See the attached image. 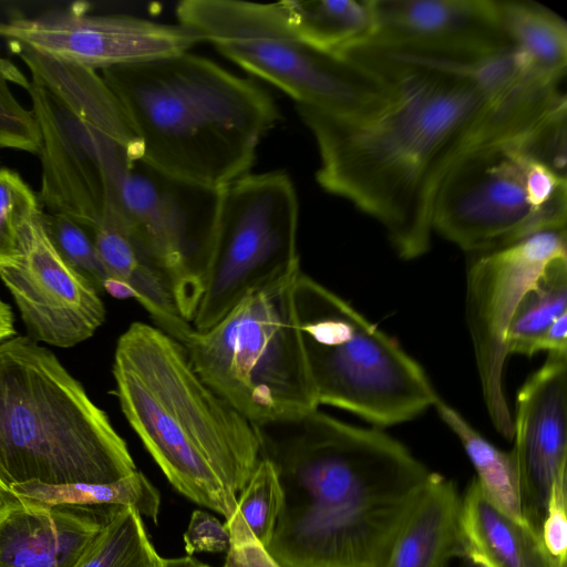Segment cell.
<instances>
[{"label": "cell", "instance_id": "6da1fadb", "mask_svg": "<svg viewBox=\"0 0 567 567\" xmlns=\"http://www.w3.org/2000/svg\"><path fill=\"white\" fill-rule=\"evenodd\" d=\"M342 54L381 74L390 99L348 121L297 105L320 156L318 184L378 220L403 259L430 247L437 192L470 151L525 134L564 95L512 45L412 49L362 43Z\"/></svg>", "mask_w": 567, "mask_h": 567}, {"label": "cell", "instance_id": "7a4b0ae2", "mask_svg": "<svg viewBox=\"0 0 567 567\" xmlns=\"http://www.w3.org/2000/svg\"><path fill=\"white\" fill-rule=\"evenodd\" d=\"M256 429L282 491L268 553L282 567H384L426 466L386 433L318 409Z\"/></svg>", "mask_w": 567, "mask_h": 567}, {"label": "cell", "instance_id": "3957f363", "mask_svg": "<svg viewBox=\"0 0 567 567\" xmlns=\"http://www.w3.org/2000/svg\"><path fill=\"white\" fill-rule=\"evenodd\" d=\"M112 373L124 416L171 485L229 519L261 458L256 426L155 326L133 322L120 336Z\"/></svg>", "mask_w": 567, "mask_h": 567}, {"label": "cell", "instance_id": "277c9868", "mask_svg": "<svg viewBox=\"0 0 567 567\" xmlns=\"http://www.w3.org/2000/svg\"><path fill=\"white\" fill-rule=\"evenodd\" d=\"M100 74L141 142V159L214 188L249 174L280 117L257 84L189 51Z\"/></svg>", "mask_w": 567, "mask_h": 567}, {"label": "cell", "instance_id": "5b68a950", "mask_svg": "<svg viewBox=\"0 0 567 567\" xmlns=\"http://www.w3.org/2000/svg\"><path fill=\"white\" fill-rule=\"evenodd\" d=\"M136 471L107 414L52 351L29 336L0 342V498L25 482L107 484Z\"/></svg>", "mask_w": 567, "mask_h": 567}, {"label": "cell", "instance_id": "8992f818", "mask_svg": "<svg viewBox=\"0 0 567 567\" xmlns=\"http://www.w3.org/2000/svg\"><path fill=\"white\" fill-rule=\"evenodd\" d=\"M29 69L24 89L41 134V206L89 233L122 224L121 189L141 142L97 71L9 43Z\"/></svg>", "mask_w": 567, "mask_h": 567}, {"label": "cell", "instance_id": "52a82bcc", "mask_svg": "<svg viewBox=\"0 0 567 567\" xmlns=\"http://www.w3.org/2000/svg\"><path fill=\"white\" fill-rule=\"evenodd\" d=\"M300 272L247 295L184 344L198 375L256 426L319 406L293 303Z\"/></svg>", "mask_w": 567, "mask_h": 567}, {"label": "cell", "instance_id": "ba28073f", "mask_svg": "<svg viewBox=\"0 0 567 567\" xmlns=\"http://www.w3.org/2000/svg\"><path fill=\"white\" fill-rule=\"evenodd\" d=\"M179 24L249 73L309 106L348 121H362L390 99L388 81L355 58L321 50L290 25L278 2L183 0Z\"/></svg>", "mask_w": 567, "mask_h": 567}, {"label": "cell", "instance_id": "9c48e42d", "mask_svg": "<svg viewBox=\"0 0 567 567\" xmlns=\"http://www.w3.org/2000/svg\"><path fill=\"white\" fill-rule=\"evenodd\" d=\"M293 303L318 405L389 426L434 404L422 367L341 297L300 272Z\"/></svg>", "mask_w": 567, "mask_h": 567}, {"label": "cell", "instance_id": "30bf717a", "mask_svg": "<svg viewBox=\"0 0 567 567\" xmlns=\"http://www.w3.org/2000/svg\"><path fill=\"white\" fill-rule=\"evenodd\" d=\"M532 131L477 146L453 166L434 200L433 230L482 254L566 228L567 178L530 152Z\"/></svg>", "mask_w": 567, "mask_h": 567}, {"label": "cell", "instance_id": "8fae6325", "mask_svg": "<svg viewBox=\"0 0 567 567\" xmlns=\"http://www.w3.org/2000/svg\"><path fill=\"white\" fill-rule=\"evenodd\" d=\"M298 212L285 172L249 173L221 188L194 330L209 329L247 295L300 270Z\"/></svg>", "mask_w": 567, "mask_h": 567}, {"label": "cell", "instance_id": "7c38bea8", "mask_svg": "<svg viewBox=\"0 0 567 567\" xmlns=\"http://www.w3.org/2000/svg\"><path fill=\"white\" fill-rule=\"evenodd\" d=\"M221 188L176 177L138 158L121 189L124 228L168 276L179 312L192 323L217 221Z\"/></svg>", "mask_w": 567, "mask_h": 567}, {"label": "cell", "instance_id": "4fadbf2b", "mask_svg": "<svg viewBox=\"0 0 567 567\" xmlns=\"http://www.w3.org/2000/svg\"><path fill=\"white\" fill-rule=\"evenodd\" d=\"M566 244V228L539 230L478 254L467 272L466 319L483 399L493 425L507 440L514 436V420L503 381L506 332L518 303L546 266L567 256Z\"/></svg>", "mask_w": 567, "mask_h": 567}, {"label": "cell", "instance_id": "5bb4252c", "mask_svg": "<svg viewBox=\"0 0 567 567\" xmlns=\"http://www.w3.org/2000/svg\"><path fill=\"white\" fill-rule=\"evenodd\" d=\"M0 37L59 62L94 71L189 51L200 35L183 24L124 14H92L74 2L0 22Z\"/></svg>", "mask_w": 567, "mask_h": 567}, {"label": "cell", "instance_id": "9a60e30c", "mask_svg": "<svg viewBox=\"0 0 567 567\" xmlns=\"http://www.w3.org/2000/svg\"><path fill=\"white\" fill-rule=\"evenodd\" d=\"M42 213L22 230L17 257L0 265V279L11 293L30 338L71 348L97 331L106 311L95 287L56 250Z\"/></svg>", "mask_w": 567, "mask_h": 567}, {"label": "cell", "instance_id": "2e32d148", "mask_svg": "<svg viewBox=\"0 0 567 567\" xmlns=\"http://www.w3.org/2000/svg\"><path fill=\"white\" fill-rule=\"evenodd\" d=\"M514 455L527 522L539 533L554 482L567 464V355L548 353L517 395ZM540 535V534H539Z\"/></svg>", "mask_w": 567, "mask_h": 567}, {"label": "cell", "instance_id": "e0dca14e", "mask_svg": "<svg viewBox=\"0 0 567 567\" xmlns=\"http://www.w3.org/2000/svg\"><path fill=\"white\" fill-rule=\"evenodd\" d=\"M118 507L0 498V567H75Z\"/></svg>", "mask_w": 567, "mask_h": 567}, {"label": "cell", "instance_id": "ac0fdd59", "mask_svg": "<svg viewBox=\"0 0 567 567\" xmlns=\"http://www.w3.org/2000/svg\"><path fill=\"white\" fill-rule=\"evenodd\" d=\"M374 30L364 43L412 49L494 50L511 45L495 0H370Z\"/></svg>", "mask_w": 567, "mask_h": 567}, {"label": "cell", "instance_id": "d6986e66", "mask_svg": "<svg viewBox=\"0 0 567 567\" xmlns=\"http://www.w3.org/2000/svg\"><path fill=\"white\" fill-rule=\"evenodd\" d=\"M101 262L150 315L155 327L185 344L194 330L177 307L165 270L123 226L102 223L91 231Z\"/></svg>", "mask_w": 567, "mask_h": 567}, {"label": "cell", "instance_id": "ffe728a7", "mask_svg": "<svg viewBox=\"0 0 567 567\" xmlns=\"http://www.w3.org/2000/svg\"><path fill=\"white\" fill-rule=\"evenodd\" d=\"M460 528L464 558L476 567H555L539 533L497 506L477 480L461 497Z\"/></svg>", "mask_w": 567, "mask_h": 567}, {"label": "cell", "instance_id": "44dd1931", "mask_svg": "<svg viewBox=\"0 0 567 567\" xmlns=\"http://www.w3.org/2000/svg\"><path fill=\"white\" fill-rule=\"evenodd\" d=\"M461 497L453 481L431 472L384 567H449L453 557L464 558Z\"/></svg>", "mask_w": 567, "mask_h": 567}, {"label": "cell", "instance_id": "7402d4cb", "mask_svg": "<svg viewBox=\"0 0 567 567\" xmlns=\"http://www.w3.org/2000/svg\"><path fill=\"white\" fill-rule=\"evenodd\" d=\"M501 28L509 44L538 73L565 79L567 23L551 9L527 0H495Z\"/></svg>", "mask_w": 567, "mask_h": 567}, {"label": "cell", "instance_id": "603a6c76", "mask_svg": "<svg viewBox=\"0 0 567 567\" xmlns=\"http://www.w3.org/2000/svg\"><path fill=\"white\" fill-rule=\"evenodd\" d=\"M292 29L310 44L336 54L367 42L374 30L370 0L278 2Z\"/></svg>", "mask_w": 567, "mask_h": 567}, {"label": "cell", "instance_id": "cb8c5ba5", "mask_svg": "<svg viewBox=\"0 0 567 567\" xmlns=\"http://www.w3.org/2000/svg\"><path fill=\"white\" fill-rule=\"evenodd\" d=\"M9 495L51 505L130 506L155 523L161 507L158 489L138 470L107 484L25 482L13 485Z\"/></svg>", "mask_w": 567, "mask_h": 567}, {"label": "cell", "instance_id": "d4e9b609", "mask_svg": "<svg viewBox=\"0 0 567 567\" xmlns=\"http://www.w3.org/2000/svg\"><path fill=\"white\" fill-rule=\"evenodd\" d=\"M433 406L456 434L486 495L512 517L528 523L523 513L517 466L514 455L504 452L478 433L454 408L440 396Z\"/></svg>", "mask_w": 567, "mask_h": 567}, {"label": "cell", "instance_id": "484cf974", "mask_svg": "<svg viewBox=\"0 0 567 567\" xmlns=\"http://www.w3.org/2000/svg\"><path fill=\"white\" fill-rule=\"evenodd\" d=\"M567 315V256L553 259L518 303L506 332L507 354L533 355L561 316Z\"/></svg>", "mask_w": 567, "mask_h": 567}, {"label": "cell", "instance_id": "4316f807", "mask_svg": "<svg viewBox=\"0 0 567 567\" xmlns=\"http://www.w3.org/2000/svg\"><path fill=\"white\" fill-rule=\"evenodd\" d=\"M162 559L138 512L120 506L75 567H159Z\"/></svg>", "mask_w": 567, "mask_h": 567}, {"label": "cell", "instance_id": "83f0119b", "mask_svg": "<svg viewBox=\"0 0 567 567\" xmlns=\"http://www.w3.org/2000/svg\"><path fill=\"white\" fill-rule=\"evenodd\" d=\"M282 505V491L270 461L260 458L244 489L237 496V511L254 536L269 544Z\"/></svg>", "mask_w": 567, "mask_h": 567}, {"label": "cell", "instance_id": "f1b7e54d", "mask_svg": "<svg viewBox=\"0 0 567 567\" xmlns=\"http://www.w3.org/2000/svg\"><path fill=\"white\" fill-rule=\"evenodd\" d=\"M38 195L10 169H0V265L12 261L24 227L42 213Z\"/></svg>", "mask_w": 567, "mask_h": 567}, {"label": "cell", "instance_id": "f546056e", "mask_svg": "<svg viewBox=\"0 0 567 567\" xmlns=\"http://www.w3.org/2000/svg\"><path fill=\"white\" fill-rule=\"evenodd\" d=\"M24 89L28 79L0 53V148H14L35 155L41 151V134L32 110L24 109L8 82Z\"/></svg>", "mask_w": 567, "mask_h": 567}, {"label": "cell", "instance_id": "4dcf8cb0", "mask_svg": "<svg viewBox=\"0 0 567 567\" xmlns=\"http://www.w3.org/2000/svg\"><path fill=\"white\" fill-rule=\"evenodd\" d=\"M44 227L62 258L95 289L103 291L109 278L91 233L61 214L42 213Z\"/></svg>", "mask_w": 567, "mask_h": 567}, {"label": "cell", "instance_id": "1f68e13d", "mask_svg": "<svg viewBox=\"0 0 567 567\" xmlns=\"http://www.w3.org/2000/svg\"><path fill=\"white\" fill-rule=\"evenodd\" d=\"M567 474L553 484L545 515L540 525V538L551 559L567 561Z\"/></svg>", "mask_w": 567, "mask_h": 567}, {"label": "cell", "instance_id": "d6a6232c", "mask_svg": "<svg viewBox=\"0 0 567 567\" xmlns=\"http://www.w3.org/2000/svg\"><path fill=\"white\" fill-rule=\"evenodd\" d=\"M226 525L230 546L223 567H282L254 536L237 508Z\"/></svg>", "mask_w": 567, "mask_h": 567}, {"label": "cell", "instance_id": "836d02e7", "mask_svg": "<svg viewBox=\"0 0 567 567\" xmlns=\"http://www.w3.org/2000/svg\"><path fill=\"white\" fill-rule=\"evenodd\" d=\"M188 556L195 553H227L230 546V533L214 515L195 509L183 536Z\"/></svg>", "mask_w": 567, "mask_h": 567}, {"label": "cell", "instance_id": "e575fe53", "mask_svg": "<svg viewBox=\"0 0 567 567\" xmlns=\"http://www.w3.org/2000/svg\"><path fill=\"white\" fill-rule=\"evenodd\" d=\"M14 317L11 307L0 298V342L16 336Z\"/></svg>", "mask_w": 567, "mask_h": 567}, {"label": "cell", "instance_id": "d590c367", "mask_svg": "<svg viewBox=\"0 0 567 567\" xmlns=\"http://www.w3.org/2000/svg\"><path fill=\"white\" fill-rule=\"evenodd\" d=\"M159 567H210L192 556L177 558H163Z\"/></svg>", "mask_w": 567, "mask_h": 567}, {"label": "cell", "instance_id": "8d00e7d4", "mask_svg": "<svg viewBox=\"0 0 567 567\" xmlns=\"http://www.w3.org/2000/svg\"><path fill=\"white\" fill-rule=\"evenodd\" d=\"M555 567H567V561H558Z\"/></svg>", "mask_w": 567, "mask_h": 567}]
</instances>
